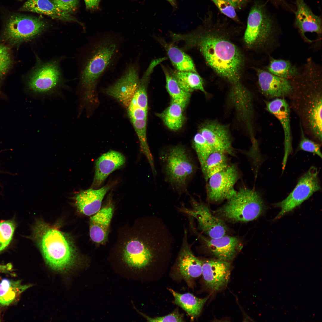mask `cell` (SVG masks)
Wrapping results in <instances>:
<instances>
[{"instance_id": "cell-7", "label": "cell", "mask_w": 322, "mask_h": 322, "mask_svg": "<svg viewBox=\"0 0 322 322\" xmlns=\"http://www.w3.org/2000/svg\"><path fill=\"white\" fill-rule=\"evenodd\" d=\"M86 61L80 75L83 99L91 101L98 80L112 62L117 50L116 42L106 37L97 42Z\"/></svg>"}, {"instance_id": "cell-6", "label": "cell", "mask_w": 322, "mask_h": 322, "mask_svg": "<svg viewBox=\"0 0 322 322\" xmlns=\"http://www.w3.org/2000/svg\"><path fill=\"white\" fill-rule=\"evenodd\" d=\"M272 17L262 3L255 2L248 17L244 40L249 48L270 54L277 45L278 38Z\"/></svg>"}, {"instance_id": "cell-32", "label": "cell", "mask_w": 322, "mask_h": 322, "mask_svg": "<svg viewBox=\"0 0 322 322\" xmlns=\"http://www.w3.org/2000/svg\"><path fill=\"white\" fill-rule=\"evenodd\" d=\"M228 155L219 151H213L210 155L201 170L206 182L212 176L226 168L230 164Z\"/></svg>"}, {"instance_id": "cell-49", "label": "cell", "mask_w": 322, "mask_h": 322, "mask_svg": "<svg viewBox=\"0 0 322 322\" xmlns=\"http://www.w3.org/2000/svg\"><path fill=\"white\" fill-rule=\"evenodd\" d=\"M1 173V169H0V174ZM1 184L0 183V191H1Z\"/></svg>"}, {"instance_id": "cell-33", "label": "cell", "mask_w": 322, "mask_h": 322, "mask_svg": "<svg viewBox=\"0 0 322 322\" xmlns=\"http://www.w3.org/2000/svg\"><path fill=\"white\" fill-rule=\"evenodd\" d=\"M183 110L180 105L172 100L170 106L158 115L169 129L176 131L180 129L183 124Z\"/></svg>"}, {"instance_id": "cell-47", "label": "cell", "mask_w": 322, "mask_h": 322, "mask_svg": "<svg viewBox=\"0 0 322 322\" xmlns=\"http://www.w3.org/2000/svg\"><path fill=\"white\" fill-rule=\"evenodd\" d=\"M174 8H176L177 7V4L176 0H166Z\"/></svg>"}, {"instance_id": "cell-20", "label": "cell", "mask_w": 322, "mask_h": 322, "mask_svg": "<svg viewBox=\"0 0 322 322\" xmlns=\"http://www.w3.org/2000/svg\"><path fill=\"white\" fill-rule=\"evenodd\" d=\"M258 83L261 91L270 99L288 97L292 91L290 80L273 75L266 70L257 69Z\"/></svg>"}, {"instance_id": "cell-38", "label": "cell", "mask_w": 322, "mask_h": 322, "mask_svg": "<svg viewBox=\"0 0 322 322\" xmlns=\"http://www.w3.org/2000/svg\"><path fill=\"white\" fill-rule=\"evenodd\" d=\"M12 63V58L9 48L4 44H0V86L2 79L9 70Z\"/></svg>"}, {"instance_id": "cell-29", "label": "cell", "mask_w": 322, "mask_h": 322, "mask_svg": "<svg viewBox=\"0 0 322 322\" xmlns=\"http://www.w3.org/2000/svg\"><path fill=\"white\" fill-rule=\"evenodd\" d=\"M31 284L23 285L20 280L4 278L0 282V305L8 306Z\"/></svg>"}, {"instance_id": "cell-21", "label": "cell", "mask_w": 322, "mask_h": 322, "mask_svg": "<svg viewBox=\"0 0 322 322\" xmlns=\"http://www.w3.org/2000/svg\"><path fill=\"white\" fill-rule=\"evenodd\" d=\"M295 24L301 36L305 41L311 42L306 36L307 32L315 33L320 36L322 33V19L315 15L304 0H295Z\"/></svg>"}, {"instance_id": "cell-45", "label": "cell", "mask_w": 322, "mask_h": 322, "mask_svg": "<svg viewBox=\"0 0 322 322\" xmlns=\"http://www.w3.org/2000/svg\"><path fill=\"white\" fill-rule=\"evenodd\" d=\"M100 0H84L87 9L93 10L97 9Z\"/></svg>"}, {"instance_id": "cell-28", "label": "cell", "mask_w": 322, "mask_h": 322, "mask_svg": "<svg viewBox=\"0 0 322 322\" xmlns=\"http://www.w3.org/2000/svg\"><path fill=\"white\" fill-rule=\"evenodd\" d=\"M162 60L158 58L152 61L145 72L140 79L138 86L131 103V107H138L148 110L147 87L149 79L154 68L160 64Z\"/></svg>"}, {"instance_id": "cell-14", "label": "cell", "mask_w": 322, "mask_h": 322, "mask_svg": "<svg viewBox=\"0 0 322 322\" xmlns=\"http://www.w3.org/2000/svg\"><path fill=\"white\" fill-rule=\"evenodd\" d=\"M187 235V230L184 229L182 244L175 267L178 277L189 284L202 275L203 261L193 253L188 241Z\"/></svg>"}, {"instance_id": "cell-34", "label": "cell", "mask_w": 322, "mask_h": 322, "mask_svg": "<svg viewBox=\"0 0 322 322\" xmlns=\"http://www.w3.org/2000/svg\"><path fill=\"white\" fill-rule=\"evenodd\" d=\"M265 70L275 75L290 80L298 75L299 69L289 60L271 57Z\"/></svg>"}, {"instance_id": "cell-36", "label": "cell", "mask_w": 322, "mask_h": 322, "mask_svg": "<svg viewBox=\"0 0 322 322\" xmlns=\"http://www.w3.org/2000/svg\"><path fill=\"white\" fill-rule=\"evenodd\" d=\"M192 146L196 155L202 170L208 157L213 151L199 131L193 138Z\"/></svg>"}, {"instance_id": "cell-12", "label": "cell", "mask_w": 322, "mask_h": 322, "mask_svg": "<svg viewBox=\"0 0 322 322\" xmlns=\"http://www.w3.org/2000/svg\"><path fill=\"white\" fill-rule=\"evenodd\" d=\"M240 177L238 168L234 164H230L226 168L212 176L207 181L208 200L212 203H219L231 198L236 193L234 186Z\"/></svg>"}, {"instance_id": "cell-41", "label": "cell", "mask_w": 322, "mask_h": 322, "mask_svg": "<svg viewBox=\"0 0 322 322\" xmlns=\"http://www.w3.org/2000/svg\"><path fill=\"white\" fill-rule=\"evenodd\" d=\"M137 312L143 317L148 322H183L184 315L176 310L166 315L151 318L140 312L136 309Z\"/></svg>"}, {"instance_id": "cell-1", "label": "cell", "mask_w": 322, "mask_h": 322, "mask_svg": "<svg viewBox=\"0 0 322 322\" xmlns=\"http://www.w3.org/2000/svg\"><path fill=\"white\" fill-rule=\"evenodd\" d=\"M224 23L219 19L214 21L212 14H208L203 26L179 34L178 38L188 47H197L208 65L233 84L240 82L243 58L236 46L220 34Z\"/></svg>"}, {"instance_id": "cell-50", "label": "cell", "mask_w": 322, "mask_h": 322, "mask_svg": "<svg viewBox=\"0 0 322 322\" xmlns=\"http://www.w3.org/2000/svg\"></svg>"}, {"instance_id": "cell-31", "label": "cell", "mask_w": 322, "mask_h": 322, "mask_svg": "<svg viewBox=\"0 0 322 322\" xmlns=\"http://www.w3.org/2000/svg\"><path fill=\"white\" fill-rule=\"evenodd\" d=\"M161 66L165 78L166 88L172 100L179 104L184 109L188 102L191 93L185 91L180 87L170 70L163 65Z\"/></svg>"}, {"instance_id": "cell-30", "label": "cell", "mask_w": 322, "mask_h": 322, "mask_svg": "<svg viewBox=\"0 0 322 322\" xmlns=\"http://www.w3.org/2000/svg\"><path fill=\"white\" fill-rule=\"evenodd\" d=\"M180 87L185 91L191 93L199 90L205 94L203 80L197 72L170 70Z\"/></svg>"}, {"instance_id": "cell-24", "label": "cell", "mask_w": 322, "mask_h": 322, "mask_svg": "<svg viewBox=\"0 0 322 322\" xmlns=\"http://www.w3.org/2000/svg\"><path fill=\"white\" fill-rule=\"evenodd\" d=\"M110 188L106 185L99 189L91 188L77 193L74 199L78 210L86 216L95 214L101 208L103 200Z\"/></svg>"}, {"instance_id": "cell-46", "label": "cell", "mask_w": 322, "mask_h": 322, "mask_svg": "<svg viewBox=\"0 0 322 322\" xmlns=\"http://www.w3.org/2000/svg\"><path fill=\"white\" fill-rule=\"evenodd\" d=\"M12 265L10 264H8L7 265H0V270H2L5 271L11 269Z\"/></svg>"}, {"instance_id": "cell-23", "label": "cell", "mask_w": 322, "mask_h": 322, "mask_svg": "<svg viewBox=\"0 0 322 322\" xmlns=\"http://www.w3.org/2000/svg\"><path fill=\"white\" fill-rule=\"evenodd\" d=\"M113 211L112 205L109 204L101 208L90 217L89 235L94 242L103 244L107 241Z\"/></svg>"}, {"instance_id": "cell-19", "label": "cell", "mask_w": 322, "mask_h": 322, "mask_svg": "<svg viewBox=\"0 0 322 322\" xmlns=\"http://www.w3.org/2000/svg\"><path fill=\"white\" fill-rule=\"evenodd\" d=\"M290 109L289 103L284 98H276L266 102V109L278 119L283 130L284 147L282 163L283 169L285 168L288 157L292 151Z\"/></svg>"}, {"instance_id": "cell-22", "label": "cell", "mask_w": 322, "mask_h": 322, "mask_svg": "<svg viewBox=\"0 0 322 322\" xmlns=\"http://www.w3.org/2000/svg\"><path fill=\"white\" fill-rule=\"evenodd\" d=\"M125 162L124 156L117 151L111 150L102 154L95 161L92 187H99L110 174L123 165Z\"/></svg>"}, {"instance_id": "cell-2", "label": "cell", "mask_w": 322, "mask_h": 322, "mask_svg": "<svg viewBox=\"0 0 322 322\" xmlns=\"http://www.w3.org/2000/svg\"><path fill=\"white\" fill-rule=\"evenodd\" d=\"M292 91L290 108L299 117L305 134L320 144L322 140V67L311 58L297 75L290 79Z\"/></svg>"}, {"instance_id": "cell-35", "label": "cell", "mask_w": 322, "mask_h": 322, "mask_svg": "<svg viewBox=\"0 0 322 322\" xmlns=\"http://www.w3.org/2000/svg\"><path fill=\"white\" fill-rule=\"evenodd\" d=\"M147 119L131 120L138 137L141 151L146 157L154 176L157 174L154 159L146 137Z\"/></svg>"}, {"instance_id": "cell-48", "label": "cell", "mask_w": 322, "mask_h": 322, "mask_svg": "<svg viewBox=\"0 0 322 322\" xmlns=\"http://www.w3.org/2000/svg\"><path fill=\"white\" fill-rule=\"evenodd\" d=\"M275 4L278 5L284 4L285 3L284 0H270Z\"/></svg>"}, {"instance_id": "cell-42", "label": "cell", "mask_w": 322, "mask_h": 322, "mask_svg": "<svg viewBox=\"0 0 322 322\" xmlns=\"http://www.w3.org/2000/svg\"><path fill=\"white\" fill-rule=\"evenodd\" d=\"M62 11L70 13L75 10L78 5V0H50Z\"/></svg>"}, {"instance_id": "cell-5", "label": "cell", "mask_w": 322, "mask_h": 322, "mask_svg": "<svg viewBox=\"0 0 322 322\" xmlns=\"http://www.w3.org/2000/svg\"><path fill=\"white\" fill-rule=\"evenodd\" d=\"M159 157L165 181L179 195L186 193L197 167L193 156L184 145L162 150Z\"/></svg>"}, {"instance_id": "cell-26", "label": "cell", "mask_w": 322, "mask_h": 322, "mask_svg": "<svg viewBox=\"0 0 322 322\" xmlns=\"http://www.w3.org/2000/svg\"><path fill=\"white\" fill-rule=\"evenodd\" d=\"M169 290L174 297V303L182 308L192 319L197 317L200 314L204 305L209 298L207 296L203 298H199L189 292L181 294L171 289H169Z\"/></svg>"}, {"instance_id": "cell-10", "label": "cell", "mask_w": 322, "mask_h": 322, "mask_svg": "<svg viewBox=\"0 0 322 322\" xmlns=\"http://www.w3.org/2000/svg\"><path fill=\"white\" fill-rule=\"evenodd\" d=\"M62 84L59 64L55 61L37 64L30 72L27 81L28 89L41 96L55 94Z\"/></svg>"}, {"instance_id": "cell-25", "label": "cell", "mask_w": 322, "mask_h": 322, "mask_svg": "<svg viewBox=\"0 0 322 322\" xmlns=\"http://www.w3.org/2000/svg\"><path fill=\"white\" fill-rule=\"evenodd\" d=\"M20 10L42 14L61 21L78 22L70 13L62 11L50 0H28Z\"/></svg>"}, {"instance_id": "cell-16", "label": "cell", "mask_w": 322, "mask_h": 322, "mask_svg": "<svg viewBox=\"0 0 322 322\" xmlns=\"http://www.w3.org/2000/svg\"><path fill=\"white\" fill-rule=\"evenodd\" d=\"M140 81L136 67L131 66L119 79L107 89L106 93L128 108L137 89Z\"/></svg>"}, {"instance_id": "cell-4", "label": "cell", "mask_w": 322, "mask_h": 322, "mask_svg": "<svg viewBox=\"0 0 322 322\" xmlns=\"http://www.w3.org/2000/svg\"><path fill=\"white\" fill-rule=\"evenodd\" d=\"M138 231L124 243L121 255L127 266L141 271L165 257L169 246L165 235L157 227L142 225Z\"/></svg>"}, {"instance_id": "cell-13", "label": "cell", "mask_w": 322, "mask_h": 322, "mask_svg": "<svg viewBox=\"0 0 322 322\" xmlns=\"http://www.w3.org/2000/svg\"><path fill=\"white\" fill-rule=\"evenodd\" d=\"M191 208L184 205L178 210L189 217L195 219L199 229L210 238L215 239L225 235L227 230L226 225L222 220L211 212L208 206L191 196Z\"/></svg>"}, {"instance_id": "cell-18", "label": "cell", "mask_w": 322, "mask_h": 322, "mask_svg": "<svg viewBox=\"0 0 322 322\" xmlns=\"http://www.w3.org/2000/svg\"><path fill=\"white\" fill-rule=\"evenodd\" d=\"M191 228L202 241L208 249L218 259L227 261L232 260L241 250V242L237 237L226 235L213 239L199 234L194 226Z\"/></svg>"}, {"instance_id": "cell-8", "label": "cell", "mask_w": 322, "mask_h": 322, "mask_svg": "<svg viewBox=\"0 0 322 322\" xmlns=\"http://www.w3.org/2000/svg\"><path fill=\"white\" fill-rule=\"evenodd\" d=\"M227 201L216 213L220 217L231 222L253 221L261 215L265 210V205L262 198L253 189L241 188Z\"/></svg>"}, {"instance_id": "cell-17", "label": "cell", "mask_w": 322, "mask_h": 322, "mask_svg": "<svg viewBox=\"0 0 322 322\" xmlns=\"http://www.w3.org/2000/svg\"><path fill=\"white\" fill-rule=\"evenodd\" d=\"M230 264L229 261L219 259L203 261L202 274L206 287L217 291L227 285L229 279Z\"/></svg>"}, {"instance_id": "cell-40", "label": "cell", "mask_w": 322, "mask_h": 322, "mask_svg": "<svg viewBox=\"0 0 322 322\" xmlns=\"http://www.w3.org/2000/svg\"><path fill=\"white\" fill-rule=\"evenodd\" d=\"M210 0L215 4L222 14L236 22H240L236 10L226 0Z\"/></svg>"}, {"instance_id": "cell-43", "label": "cell", "mask_w": 322, "mask_h": 322, "mask_svg": "<svg viewBox=\"0 0 322 322\" xmlns=\"http://www.w3.org/2000/svg\"><path fill=\"white\" fill-rule=\"evenodd\" d=\"M128 109L131 120L147 119V110L137 106H129Z\"/></svg>"}, {"instance_id": "cell-44", "label": "cell", "mask_w": 322, "mask_h": 322, "mask_svg": "<svg viewBox=\"0 0 322 322\" xmlns=\"http://www.w3.org/2000/svg\"><path fill=\"white\" fill-rule=\"evenodd\" d=\"M236 10H240L247 5L250 0H226Z\"/></svg>"}, {"instance_id": "cell-27", "label": "cell", "mask_w": 322, "mask_h": 322, "mask_svg": "<svg viewBox=\"0 0 322 322\" xmlns=\"http://www.w3.org/2000/svg\"><path fill=\"white\" fill-rule=\"evenodd\" d=\"M158 39L177 70L197 72L192 59L188 54L173 44L168 43L161 38Z\"/></svg>"}, {"instance_id": "cell-39", "label": "cell", "mask_w": 322, "mask_h": 322, "mask_svg": "<svg viewBox=\"0 0 322 322\" xmlns=\"http://www.w3.org/2000/svg\"><path fill=\"white\" fill-rule=\"evenodd\" d=\"M300 126L301 138L299 144V148L301 150L316 154L321 158L322 154L320 144L307 137L305 136L302 128Z\"/></svg>"}, {"instance_id": "cell-9", "label": "cell", "mask_w": 322, "mask_h": 322, "mask_svg": "<svg viewBox=\"0 0 322 322\" xmlns=\"http://www.w3.org/2000/svg\"><path fill=\"white\" fill-rule=\"evenodd\" d=\"M46 22L40 18L16 15L7 21L2 35L4 41L17 45L30 41L40 35L47 27Z\"/></svg>"}, {"instance_id": "cell-37", "label": "cell", "mask_w": 322, "mask_h": 322, "mask_svg": "<svg viewBox=\"0 0 322 322\" xmlns=\"http://www.w3.org/2000/svg\"><path fill=\"white\" fill-rule=\"evenodd\" d=\"M16 228L15 222L9 220L0 222V252L5 249L11 241Z\"/></svg>"}, {"instance_id": "cell-11", "label": "cell", "mask_w": 322, "mask_h": 322, "mask_svg": "<svg viewBox=\"0 0 322 322\" xmlns=\"http://www.w3.org/2000/svg\"><path fill=\"white\" fill-rule=\"evenodd\" d=\"M321 189L317 169L312 167L300 178L288 196L282 201L274 204L275 206L281 209L275 219L292 211Z\"/></svg>"}, {"instance_id": "cell-15", "label": "cell", "mask_w": 322, "mask_h": 322, "mask_svg": "<svg viewBox=\"0 0 322 322\" xmlns=\"http://www.w3.org/2000/svg\"><path fill=\"white\" fill-rule=\"evenodd\" d=\"M199 132L213 151H221L228 155H234L231 137L226 126L216 121H208L201 125Z\"/></svg>"}, {"instance_id": "cell-3", "label": "cell", "mask_w": 322, "mask_h": 322, "mask_svg": "<svg viewBox=\"0 0 322 322\" xmlns=\"http://www.w3.org/2000/svg\"><path fill=\"white\" fill-rule=\"evenodd\" d=\"M33 236L46 264L53 270L66 273L81 265L82 260L66 234L39 221L33 227Z\"/></svg>"}]
</instances>
